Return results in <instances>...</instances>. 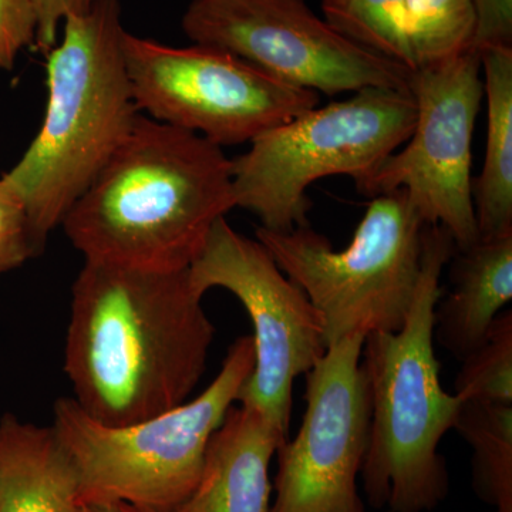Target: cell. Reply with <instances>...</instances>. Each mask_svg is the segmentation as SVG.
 <instances>
[{
    "label": "cell",
    "mask_w": 512,
    "mask_h": 512,
    "mask_svg": "<svg viewBox=\"0 0 512 512\" xmlns=\"http://www.w3.org/2000/svg\"><path fill=\"white\" fill-rule=\"evenodd\" d=\"M190 271L84 259L72 286L64 373L74 402L110 426L190 400L215 326Z\"/></svg>",
    "instance_id": "1"
},
{
    "label": "cell",
    "mask_w": 512,
    "mask_h": 512,
    "mask_svg": "<svg viewBox=\"0 0 512 512\" xmlns=\"http://www.w3.org/2000/svg\"><path fill=\"white\" fill-rule=\"evenodd\" d=\"M234 208L224 148L140 113L60 227L84 259L181 271Z\"/></svg>",
    "instance_id": "2"
},
{
    "label": "cell",
    "mask_w": 512,
    "mask_h": 512,
    "mask_svg": "<svg viewBox=\"0 0 512 512\" xmlns=\"http://www.w3.org/2000/svg\"><path fill=\"white\" fill-rule=\"evenodd\" d=\"M456 244L440 225H426L416 295L399 332L365 338L362 367L370 399L369 444L362 476L377 510L429 512L447 497L450 478L439 453L463 400L443 389L434 353V309L441 274Z\"/></svg>",
    "instance_id": "3"
},
{
    "label": "cell",
    "mask_w": 512,
    "mask_h": 512,
    "mask_svg": "<svg viewBox=\"0 0 512 512\" xmlns=\"http://www.w3.org/2000/svg\"><path fill=\"white\" fill-rule=\"evenodd\" d=\"M120 0H94L63 22L47 53L42 126L3 181L18 195L46 245L74 202L106 165L136 121L124 59Z\"/></svg>",
    "instance_id": "4"
},
{
    "label": "cell",
    "mask_w": 512,
    "mask_h": 512,
    "mask_svg": "<svg viewBox=\"0 0 512 512\" xmlns=\"http://www.w3.org/2000/svg\"><path fill=\"white\" fill-rule=\"evenodd\" d=\"M254 366V340L241 336L197 397L121 426L100 423L73 397H60L52 427L79 477L82 504L170 512L183 503L200 478L212 434L238 402Z\"/></svg>",
    "instance_id": "5"
},
{
    "label": "cell",
    "mask_w": 512,
    "mask_h": 512,
    "mask_svg": "<svg viewBox=\"0 0 512 512\" xmlns=\"http://www.w3.org/2000/svg\"><path fill=\"white\" fill-rule=\"evenodd\" d=\"M414 121L412 94L382 87L303 111L232 158L235 208L252 212L268 231L306 227L312 184L333 175L359 184L406 143Z\"/></svg>",
    "instance_id": "6"
},
{
    "label": "cell",
    "mask_w": 512,
    "mask_h": 512,
    "mask_svg": "<svg viewBox=\"0 0 512 512\" xmlns=\"http://www.w3.org/2000/svg\"><path fill=\"white\" fill-rule=\"evenodd\" d=\"M424 228L407 192L397 190L370 198L352 242L339 251L311 225L258 227L255 237L315 306L330 348L353 333L403 328L419 284Z\"/></svg>",
    "instance_id": "7"
},
{
    "label": "cell",
    "mask_w": 512,
    "mask_h": 512,
    "mask_svg": "<svg viewBox=\"0 0 512 512\" xmlns=\"http://www.w3.org/2000/svg\"><path fill=\"white\" fill-rule=\"evenodd\" d=\"M124 59L140 113L222 148L252 143L319 104L318 93L215 47H173L126 32Z\"/></svg>",
    "instance_id": "8"
},
{
    "label": "cell",
    "mask_w": 512,
    "mask_h": 512,
    "mask_svg": "<svg viewBox=\"0 0 512 512\" xmlns=\"http://www.w3.org/2000/svg\"><path fill=\"white\" fill-rule=\"evenodd\" d=\"M416 104L412 134L356 184L359 194L404 190L426 225H440L457 251L478 241L473 201V137L484 99L480 53L474 47L410 73Z\"/></svg>",
    "instance_id": "9"
},
{
    "label": "cell",
    "mask_w": 512,
    "mask_h": 512,
    "mask_svg": "<svg viewBox=\"0 0 512 512\" xmlns=\"http://www.w3.org/2000/svg\"><path fill=\"white\" fill-rule=\"evenodd\" d=\"M188 271L202 295L227 289L244 306L254 326L255 366L238 402L288 437L293 383L328 350L315 306L258 239L239 234L225 217L215 222Z\"/></svg>",
    "instance_id": "10"
},
{
    "label": "cell",
    "mask_w": 512,
    "mask_h": 512,
    "mask_svg": "<svg viewBox=\"0 0 512 512\" xmlns=\"http://www.w3.org/2000/svg\"><path fill=\"white\" fill-rule=\"evenodd\" d=\"M181 26L192 45L224 50L318 94L409 92V70L350 42L306 0H191Z\"/></svg>",
    "instance_id": "11"
},
{
    "label": "cell",
    "mask_w": 512,
    "mask_h": 512,
    "mask_svg": "<svg viewBox=\"0 0 512 512\" xmlns=\"http://www.w3.org/2000/svg\"><path fill=\"white\" fill-rule=\"evenodd\" d=\"M365 338L340 340L306 373L301 427L276 451L271 512H365L357 488L370 430Z\"/></svg>",
    "instance_id": "12"
},
{
    "label": "cell",
    "mask_w": 512,
    "mask_h": 512,
    "mask_svg": "<svg viewBox=\"0 0 512 512\" xmlns=\"http://www.w3.org/2000/svg\"><path fill=\"white\" fill-rule=\"evenodd\" d=\"M286 439L258 410L232 406L212 434L194 490L170 512H271L269 468Z\"/></svg>",
    "instance_id": "13"
},
{
    "label": "cell",
    "mask_w": 512,
    "mask_h": 512,
    "mask_svg": "<svg viewBox=\"0 0 512 512\" xmlns=\"http://www.w3.org/2000/svg\"><path fill=\"white\" fill-rule=\"evenodd\" d=\"M450 262L453 288L434 309V339L461 360L484 342L512 299V234L478 239L456 249Z\"/></svg>",
    "instance_id": "14"
},
{
    "label": "cell",
    "mask_w": 512,
    "mask_h": 512,
    "mask_svg": "<svg viewBox=\"0 0 512 512\" xmlns=\"http://www.w3.org/2000/svg\"><path fill=\"white\" fill-rule=\"evenodd\" d=\"M79 477L53 427L0 419V512H80Z\"/></svg>",
    "instance_id": "15"
},
{
    "label": "cell",
    "mask_w": 512,
    "mask_h": 512,
    "mask_svg": "<svg viewBox=\"0 0 512 512\" xmlns=\"http://www.w3.org/2000/svg\"><path fill=\"white\" fill-rule=\"evenodd\" d=\"M480 59L487 141L473 201L478 239H494L512 234V47H488Z\"/></svg>",
    "instance_id": "16"
},
{
    "label": "cell",
    "mask_w": 512,
    "mask_h": 512,
    "mask_svg": "<svg viewBox=\"0 0 512 512\" xmlns=\"http://www.w3.org/2000/svg\"><path fill=\"white\" fill-rule=\"evenodd\" d=\"M454 430L473 451V487L494 512H512V404L466 400Z\"/></svg>",
    "instance_id": "17"
},
{
    "label": "cell",
    "mask_w": 512,
    "mask_h": 512,
    "mask_svg": "<svg viewBox=\"0 0 512 512\" xmlns=\"http://www.w3.org/2000/svg\"><path fill=\"white\" fill-rule=\"evenodd\" d=\"M323 19L357 46L416 70L404 0H322Z\"/></svg>",
    "instance_id": "18"
},
{
    "label": "cell",
    "mask_w": 512,
    "mask_h": 512,
    "mask_svg": "<svg viewBox=\"0 0 512 512\" xmlns=\"http://www.w3.org/2000/svg\"><path fill=\"white\" fill-rule=\"evenodd\" d=\"M416 69L471 49L476 36L474 0H404Z\"/></svg>",
    "instance_id": "19"
},
{
    "label": "cell",
    "mask_w": 512,
    "mask_h": 512,
    "mask_svg": "<svg viewBox=\"0 0 512 512\" xmlns=\"http://www.w3.org/2000/svg\"><path fill=\"white\" fill-rule=\"evenodd\" d=\"M456 396L466 400L512 404V312L495 318L487 338L461 359Z\"/></svg>",
    "instance_id": "20"
},
{
    "label": "cell",
    "mask_w": 512,
    "mask_h": 512,
    "mask_svg": "<svg viewBox=\"0 0 512 512\" xmlns=\"http://www.w3.org/2000/svg\"><path fill=\"white\" fill-rule=\"evenodd\" d=\"M45 247L18 195L0 178V276L36 258Z\"/></svg>",
    "instance_id": "21"
},
{
    "label": "cell",
    "mask_w": 512,
    "mask_h": 512,
    "mask_svg": "<svg viewBox=\"0 0 512 512\" xmlns=\"http://www.w3.org/2000/svg\"><path fill=\"white\" fill-rule=\"evenodd\" d=\"M36 35L32 0H0V70H12L20 53L35 47Z\"/></svg>",
    "instance_id": "22"
},
{
    "label": "cell",
    "mask_w": 512,
    "mask_h": 512,
    "mask_svg": "<svg viewBox=\"0 0 512 512\" xmlns=\"http://www.w3.org/2000/svg\"><path fill=\"white\" fill-rule=\"evenodd\" d=\"M478 53L488 47H512V0H474Z\"/></svg>",
    "instance_id": "23"
},
{
    "label": "cell",
    "mask_w": 512,
    "mask_h": 512,
    "mask_svg": "<svg viewBox=\"0 0 512 512\" xmlns=\"http://www.w3.org/2000/svg\"><path fill=\"white\" fill-rule=\"evenodd\" d=\"M37 16L35 49L46 56L59 42V29L72 15L87 12L94 0H32Z\"/></svg>",
    "instance_id": "24"
},
{
    "label": "cell",
    "mask_w": 512,
    "mask_h": 512,
    "mask_svg": "<svg viewBox=\"0 0 512 512\" xmlns=\"http://www.w3.org/2000/svg\"><path fill=\"white\" fill-rule=\"evenodd\" d=\"M80 512H156L126 503H86Z\"/></svg>",
    "instance_id": "25"
}]
</instances>
